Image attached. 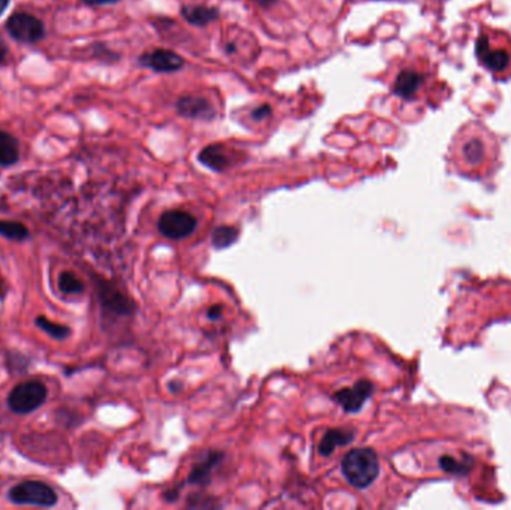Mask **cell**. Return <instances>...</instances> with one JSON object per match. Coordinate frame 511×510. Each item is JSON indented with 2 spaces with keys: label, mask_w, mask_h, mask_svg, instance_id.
<instances>
[{
  "label": "cell",
  "mask_w": 511,
  "mask_h": 510,
  "mask_svg": "<svg viewBox=\"0 0 511 510\" xmlns=\"http://www.w3.org/2000/svg\"><path fill=\"white\" fill-rule=\"evenodd\" d=\"M196 228V219L181 209H171L162 214L159 220L160 234L171 240H181L188 237Z\"/></svg>",
  "instance_id": "obj_7"
},
{
  "label": "cell",
  "mask_w": 511,
  "mask_h": 510,
  "mask_svg": "<svg viewBox=\"0 0 511 510\" xmlns=\"http://www.w3.org/2000/svg\"><path fill=\"white\" fill-rule=\"evenodd\" d=\"M176 109L178 113L188 118H202L209 120L214 117V108L204 97H195V96H186L181 97L178 104H176Z\"/></svg>",
  "instance_id": "obj_10"
},
{
  "label": "cell",
  "mask_w": 511,
  "mask_h": 510,
  "mask_svg": "<svg viewBox=\"0 0 511 510\" xmlns=\"http://www.w3.org/2000/svg\"><path fill=\"white\" fill-rule=\"evenodd\" d=\"M139 62L142 66H146V68H150L155 72H175L180 71L184 66V59L181 55L163 48L141 55Z\"/></svg>",
  "instance_id": "obj_9"
},
{
  "label": "cell",
  "mask_w": 511,
  "mask_h": 510,
  "mask_svg": "<svg viewBox=\"0 0 511 510\" xmlns=\"http://www.w3.org/2000/svg\"><path fill=\"white\" fill-rule=\"evenodd\" d=\"M238 238V230L232 226H221L214 230L213 242L218 249H225Z\"/></svg>",
  "instance_id": "obj_21"
},
{
  "label": "cell",
  "mask_w": 511,
  "mask_h": 510,
  "mask_svg": "<svg viewBox=\"0 0 511 510\" xmlns=\"http://www.w3.org/2000/svg\"><path fill=\"white\" fill-rule=\"evenodd\" d=\"M221 457H223V455H221V453H218V452L209 453V455L206 457L205 461H202V462H199L197 465H195V469L192 470L190 478H188V481H190L192 483L205 485L209 481L211 471H213V469L220 462Z\"/></svg>",
  "instance_id": "obj_16"
},
{
  "label": "cell",
  "mask_w": 511,
  "mask_h": 510,
  "mask_svg": "<svg viewBox=\"0 0 511 510\" xmlns=\"http://www.w3.org/2000/svg\"><path fill=\"white\" fill-rule=\"evenodd\" d=\"M477 57L486 69L492 72H504L511 63V53L507 47L495 46L491 36L482 35L475 43Z\"/></svg>",
  "instance_id": "obj_6"
},
{
  "label": "cell",
  "mask_w": 511,
  "mask_h": 510,
  "mask_svg": "<svg viewBox=\"0 0 511 510\" xmlns=\"http://www.w3.org/2000/svg\"><path fill=\"white\" fill-rule=\"evenodd\" d=\"M81 2L87 5H113L120 2V0H81Z\"/></svg>",
  "instance_id": "obj_24"
},
{
  "label": "cell",
  "mask_w": 511,
  "mask_h": 510,
  "mask_svg": "<svg viewBox=\"0 0 511 510\" xmlns=\"http://www.w3.org/2000/svg\"><path fill=\"white\" fill-rule=\"evenodd\" d=\"M209 317L211 319H217V317H220V315H221V307L220 305H216V307H213V308H211L209 310Z\"/></svg>",
  "instance_id": "obj_25"
},
{
  "label": "cell",
  "mask_w": 511,
  "mask_h": 510,
  "mask_svg": "<svg viewBox=\"0 0 511 510\" xmlns=\"http://www.w3.org/2000/svg\"><path fill=\"white\" fill-rule=\"evenodd\" d=\"M374 386L368 380H360L353 387H344L335 394L337 403L350 413H356L363 407L365 401L372 395Z\"/></svg>",
  "instance_id": "obj_8"
},
{
  "label": "cell",
  "mask_w": 511,
  "mask_h": 510,
  "mask_svg": "<svg viewBox=\"0 0 511 510\" xmlns=\"http://www.w3.org/2000/svg\"><path fill=\"white\" fill-rule=\"evenodd\" d=\"M36 325L42 331H46L48 336H51L52 338H57V340H64L66 337L71 334V329L68 326H64V325L57 324V322H52V320L43 317V316H39L36 319Z\"/></svg>",
  "instance_id": "obj_18"
},
{
  "label": "cell",
  "mask_w": 511,
  "mask_h": 510,
  "mask_svg": "<svg viewBox=\"0 0 511 510\" xmlns=\"http://www.w3.org/2000/svg\"><path fill=\"white\" fill-rule=\"evenodd\" d=\"M341 470L349 483L358 490H365L380 473L379 457L371 449H354L342 460Z\"/></svg>",
  "instance_id": "obj_2"
},
{
  "label": "cell",
  "mask_w": 511,
  "mask_h": 510,
  "mask_svg": "<svg viewBox=\"0 0 511 510\" xmlns=\"http://www.w3.org/2000/svg\"><path fill=\"white\" fill-rule=\"evenodd\" d=\"M9 500L15 504H31L39 507H51L57 503V494L51 486L38 481L18 483L8 494Z\"/></svg>",
  "instance_id": "obj_4"
},
{
  "label": "cell",
  "mask_w": 511,
  "mask_h": 510,
  "mask_svg": "<svg viewBox=\"0 0 511 510\" xmlns=\"http://www.w3.org/2000/svg\"><path fill=\"white\" fill-rule=\"evenodd\" d=\"M48 391L39 380H29L17 385L8 395V406L17 415L35 412L47 400Z\"/></svg>",
  "instance_id": "obj_3"
},
{
  "label": "cell",
  "mask_w": 511,
  "mask_h": 510,
  "mask_svg": "<svg viewBox=\"0 0 511 510\" xmlns=\"http://www.w3.org/2000/svg\"><path fill=\"white\" fill-rule=\"evenodd\" d=\"M254 2L258 5H260V6H270V5L275 4L276 0H254Z\"/></svg>",
  "instance_id": "obj_26"
},
{
  "label": "cell",
  "mask_w": 511,
  "mask_h": 510,
  "mask_svg": "<svg viewBox=\"0 0 511 510\" xmlns=\"http://www.w3.org/2000/svg\"><path fill=\"white\" fill-rule=\"evenodd\" d=\"M59 289L66 295H76L84 292V284L74 273H62L59 277Z\"/></svg>",
  "instance_id": "obj_20"
},
{
  "label": "cell",
  "mask_w": 511,
  "mask_h": 510,
  "mask_svg": "<svg viewBox=\"0 0 511 510\" xmlns=\"http://www.w3.org/2000/svg\"><path fill=\"white\" fill-rule=\"evenodd\" d=\"M270 114H271V108L268 105H262V106H259L258 109L254 111V113H253V118L254 120H262L265 117H268Z\"/></svg>",
  "instance_id": "obj_22"
},
{
  "label": "cell",
  "mask_w": 511,
  "mask_h": 510,
  "mask_svg": "<svg viewBox=\"0 0 511 510\" xmlns=\"http://www.w3.org/2000/svg\"><path fill=\"white\" fill-rule=\"evenodd\" d=\"M20 159L18 141L6 132H0V165L10 166Z\"/></svg>",
  "instance_id": "obj_15"
},
{
  "label": "cell",
  "mask_w": 511,
  "mask_h": 510,
  "mask_svg": "<svg viewBox=\"0 0 511 510\" xmlns=\"http://www.w3.org/2000/svg\"><path fill=\"white\" fill-rule=\"evenodd\" d=\"M0 235L9 240L21 241L27 238L29 229L20 221H0Z\"/></svg>",
  "instance_id": "obj_19"
},
{
  "label": "cell",
  "mask_w": 511,
  "mask_h": 510,
  "mask_svg": "<svg viewBox=\"0 0 511 510\" xmlns=\"http://www.w3.org/2000/svg\"><path fill=\"white\" fill-rule=\"evenodd\" d=\"M421 76L414 71H402L396 76L393 90L401 97L410 99L413 97L421 85Z\"/></svg>",
  "instance_id": "obj_14"
},
{
  "label": "cell",
  "mask_w": 511,
  "mask_h": 510,
  "mask_svg": "<svg viewBox=\"0 0 511 510\" xmlns=\"http://www.w3.org/2000/svg\"><path fill=\"white\" fill-rule=\"evenodd\" d=\"M199 160L217 172L225 171L232 163L227 150L223 146H220V144H213V146L205 147L201 154H199Z\"/></svg>",
  "instance_id": "obj_11"
},
{
  "label": "cell",
  "mask_w": 511,
  "mask_h": 510,
  "mask_svg": "<svg viewBox=\"0 0 511 510\" xmlns=\"http://www.w3.org/2000/svg\"><path fill=\"white\" fill-rule=\"evenodd\" d=\"M354 432L349 429H329L323 440L320 441L318 452L321 455H330V453L335 450L338 446H346L350 441H353Z\"/></svg>",
  "instance_id": "obj_13"
},
{
  "label": "cell",
  "mask_w": 511,
  "mask_h": 510,
  "mask_svg": "<svg viewBox=\"0 0 511 510\" xmlns=\"http://www.w3.org/2000/svg\"><path fill=\"white\" fill-rule=\"evenodd\" d=\"M9 57V50H8V46L6 42L4 41V38L0 36V64H5L6 60Z\"/></svg>",
  "instance_id": "obj_23"
},
{
  "label": "cell",
  "mask_w": 511,
  "mask_h": 510,
  "mask_svg": "<svg viewBox=\"0 0 511 510\" xmlns=\"http://www.w3.org/2000/svg\"><path fill=\"white\" fill-rule=\"evenodd\" d=\"M8 4H9V0H0V15H2L4 11L8 8Z\"/></svg>",
  "instance_id": "obj_27"
},
{
  "label": "cell",
  "mask_w": 511,
  "mask_h": 510,
  "mask_svg": "<svg viewBox=\"0 0 511 510\" xmlns=\"http://www.w3.org/2000/svg\"><path fill=\"white\" fill-rule=\"evenodd\" d=\"M6 29L14 39L26 43L38 42L46 36V27H43L42 21L26 13H17L10 17L6 23Z\"/></svg>",
  "instance_id": "obj_5"
},
{
  "label": "cell",
  "mask_w": 511,
  "mask_h": 510,
  "mask_svg": "<svg viewBox=\"0 0 511 510\" xmlns=\"http://www.w3.org/2000/svg\"><path fill=\"white\" fill-rule=\"evenodd\" d=\"M495 144L480 126L466 127L454 141V165L468 177H483L495 162Z\"/></svg>",
  "instance_id": "obj_1"
},
{
  "label": "cell",
  "mask_w": 511,
  "mask_h": 510,
  "mask_svg": "<svg viewBox=\"0 0 511 510\" xmlns=\"http://www.w3.org/2000/svg\"><path fill=\"white\" fill-rule=\"evenodd\" d=\"M101 296H102V301H104L105 307L114 310L115 313L125 315V313L130 312V304L127 301V298L121 295L120 292H115L105 286L104 291L101 292Z\"/></svg>",
  "instance_id": "obj_17"
},
{
  "label": "cell",
  "mask_w": 511,
  "mask_h": 510,
  "mask_svg": "<svg viewBox=\"0 0 511 510\" xmlns=\"http://www.w3.org/2000/svg\"><path fill=\"white\" fill-rule=\"evenodd\" d=\"M181 15L190 25L202 27V26H206L209 23H213V21H216L220 17V13L216 8H211V6L190 5V6L181 8Z\"/></svg>",
  "instance_id": "obj_12"
}]
</instances>
